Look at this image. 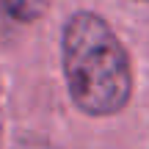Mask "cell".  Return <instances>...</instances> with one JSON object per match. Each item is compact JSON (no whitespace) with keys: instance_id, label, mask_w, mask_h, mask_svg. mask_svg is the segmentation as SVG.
I'll return each instance as SVG.
<instances>
[{"instance_id":"cell-1","label":"cell","mask_w":149,"mask_h":149,"mask_svg":"<svg viewBox=\"0 0 149 149\" xmlns=\"http://www.w3.org/2000/svg\"><path fill=\"white\" fill-rule=\"evenodd\" d=\"M64 77L72 102L88 116H113L133 94L127 50L102 17L77 11L61 39Z\"/></svg>"},{"instance_id":"cell-2","label":"cell","mask_w":149,"mask_h":149,"mask_svg":"<svg viewBox=\"0 0 149 149\" xmlns=\"http://www.w3.org/2000/svg\"><path fill=\"white\" fill-rule=\"evenodd\" d=\"M22 22L25 19H22V14L17 11L14 0H0V44L8 42Z\"/></svg>"},{"instance_id":"cell-3","label":"cell","mask_w":149,"mask_h":149,"mask_svg":"<svg viewBox=\"0 0 149 149\" xmlns=\"http://www.w3.org/2000/svg\"><path fill=\"white\" fill-rule=\"evenodd\" d=\"M42 3L44 0H14V6H17V11L22 14V19H33V17L42 11Z\"/></svg>"},{"instance_id":"cell-4","label":"cell","mask_w":149,"mask_h":149,"mask_svg":"<svg viewBox=\"0 0 149 149\" xmlns=\"http://www.w3.org/2000/svg\"><path fill=\"white\" fill-rule=\"evenodd\" d=\"M17 149H53L50 144H42V141H22Z\"/></svg>"},{"instance_id":"cell-5","label":"cell","mask_w":149,"mask_h":149,"mask_svg":"<svg viewBox=\"0 0 149 149\" xmlns=\"http://www.w3.org/2000/svg\"><path fill=\"white\" fill-rule=\"evenodd\" d=\"M144 3H149V0H144Z\"/></svg>"}]
</instances>
